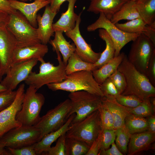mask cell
Listing matches in <instances>:
<instances>
[{"instance_id":"obj_1","label":"cell","mask_w":155,"mask_h":155,"mask_svg":"<svg viewBox=\"0 0 155 155\" xmlns=\"http://www.w3.org/2000/svg\"><path fill=\"white\" fill-rule=\"evenodd\" d=\"M117 70L124 75L126 82L123 95L135 96L142 101L155 97V87L145 75L139 71L125 54Z\"/></svg>"},{"instance_id":"obj_2","label":"cell","mask_w":155,"mask_h":155,"mask_svg":"<svg viewBox=\"0 0 155 155\" xmlns=\"http://www.w3.org/2000/svg\"><path fill=\"white\" fill-rule=\"evenodd\" d=\"M56 52L58 65L55 66L50 62H46L43 58L39 59V72L32 71L24 81L26 84L32 86L38 90L44 85L60 83L64 80L67 75L65 71L66 65L62 60L60 53Z\"/></svg>"},{"instance_id":"obj_3","label":"cell","mask_w":155,"mask_h":155,"mask_svg":"<svg viewBox=\"0 0 155 155\" xmlns=\"http://www.w3.org/2000/svg\"><path fill=\"white\" fill-rule=\"evenodd\" d=\"M53 91L62 90L70 92L84 90L103 96L100 85L94 79L92 71H82L67 75L61 82L46 85Z\"/></svg>"},{"instance_id":"obj_4","label":"cell","mask_w":155,"mask_h":155,"mask_svg":"<svg viewBox=\"0 0 155 155\" xmlns=\"http://www.w3.org/2000/svg\"><path fill=\"white\" fill-rule=\"evenodd\" d=\"M6 27L15 38L17 47H22L41 43L37 28L32 26L18 11L9 14Z\"/></svg>"},{"instance_id":"obj_5","label":"cell","mask_w":155,"mask_h":155,"mask_svg":"<svg viewBox=\"0 0 155 155\" xmlns=\"http://www.w3.org/2000/svg\"><path fill=\"white\" fill-rule=\"evenodd\" d=\"M102 129L99 111L97 110L82 120L71 124L65 133L66 138L84 142L90 147Z\"/></svg>"},{"instance_id":"obj_6","label":"cell","mask_w":155,"mask_h":155,"mask_svg":"<svg viewBox=\"0 0 155 155\" xmlns=\"http://www.w3.org/2000/svg\"><path fill=\"white\" fill-rule=\"evenodd\" d=\"M37 90L29 85L25 92L22 108L16 117L22 125H35L40 118V114L45 98L42 94L37 92Z\"/></svg>"},{"instance_id":"obj_7","label":"cell","mask_w":155,"mask_h":155,"mask_svg":"<svg viewBox=\"0 0 155 155\" xmlns=\"http://www.w3.org/2000/svg\"><path fill=\"white\" fill-rule=\"evenodd\" d=\"M68 97L71 104V114H75L71 124L83 119L98 110L102 104V96L84 90L71 92Z\"/></svg>"},{"instance_id":"obj_8","label":"cell","mask_w":155,"mask_h":155,"mask_svg":"<svg viewBox=\"0 0 155 155\" xmlns=\"http://www.w3.org/2000/svg\"><path fill=\"white\" fill-rule=\"evenodd\" d=\"M71 101L67 99L40 117L35 126L41 131V140L47 134L61 127L71 116Z\"/></svg>"},{"instance_id":"obj_9","label":"cell","mask_w":155,"mask_h":155,"mask_svg":"<svg viewBox=\"0 0 155 155\" xmlns=\"http://www.w3.org/2000/svg\"><path fill=\"white\" fill-rule=\"evenodd\" d=\"M155 52V44L146 35L141 34L131 44L127 59L140 72L146 76L149 61Z\"/></svg>"},{"instance_id":"obj_10","label":"cell","mask_w":155,"mask_h":155,"mask_svg":"<svg viewBox=\"0 0 155 155\" xmlns=\"http://www.w3.org/2000/svg\"><path fill=\"white\" fill-rule=\"evenodd\" d=\"M41 131L35 125H22L12 129L0 138L6 147L16 149L33 145L41 140Z\"/></svg>"},{"instance_id":"obj_11","label":"cell","mask_w":155,"mask_h":155,"mask_svg":"<svg viewBox=\"0 0 155 155\" xmlns=\"http://www.w3.org/2000/svg\"><path fill=\"white\" fill-rule=\"evenodd\" d=\"M99 14L98 18L88 26L87 30L90 32L94 31L98 29H104L113 42L115 49V57H117L126 44L134 40L140 34L128 33L119 29L104 14L102 13Z\"/></svg>"},{"instance_id":"obj_12","label":"cell","mask_w":155,"mask_h":155,"mask_svg":"<svg viewBox=\"0 0 155 155\" xmlns=\"http://www.w3.org/2000/svg\"><path fill=\"white\" fill-rule=\"evenodd\" d=\"M25 88L24 84L20 85L13 102L7 108L0 111V138L9 131L22 125L16 120V117L22 107Z\"/></svg>"},{"instance_id":"obj_13","label":"cell","mask_w":155,"mask_h":155,"mask_svg":"<svg viewBox=\"0 0 155 155\" xmlns=\"http://www.w3.org/2000/svg\"><path fill=\"white\" fill-rule=\"evenodd\" d=\"M38 61L32 59L11 64L0 83L7 89L13 90L28 78Z\"/></svg>"},{"instance_id":"obj_14","label":"cell","mask_w":155,"mask_h":155,"mask_svg":"<svg viewBox=\"0 0 155 155\" xmlns=\"http://www.w3.org/2000/svg\"><path fill=\"white\" fill-rule=\"evenodd\" d=\"M82 13L80 12L78 15L74 28L65 33L73 42L75 46V52L79 57L85 61L94 64L99 58L101 53L94 51L91 45L87 43L81 35L79 26Z\"/></svg>"},{"instance_id":"obj_15","label":"cell","mask_w":155,"mask_h":155,"mask_svg":"<svg viewBox=\"0 0 155 155\" xmlns=\"http://www.w3.org/2000/svg\"><path fill=\"white\" fill-rule=\"evenodd\" d=\"M17 47L16 40L5 27L0 30V73L5 74L12 64L13 55Z\"/></svg>"},{"instance_id":"obj_16","label":"cell","mask_w":155,"mask_h":155,"mask_svg":"<svg viewBox=\"0 0 155 155\" xmlns=\"http://www.w3.org/2000/svg\"><path fill=\"white\" fill-rule=\"evenodd\" d=\"M11 6L18 11L26 18L34 27L37 26V13L40 9L50 4L49 0H36L30 3L17 0H9Z\"/></svg>"},{"instance_id":"obj_17","label":"cell","mask_w":155,"mask_h":155,"mask_svg":"<svg viewBox=\"0 0 155 155\" xmlns=\"http://www.w3.org/2000/svg\"><path fill=\"white\" fill-rule=\"evenodd\" d=\"M57 14L51 10L49 5L45 7L42 16L40 14L37 16V32L39 39L42 44H46L53 35L54 32L52 29L53 23Z\"/></svg>"},{"instance_id":"obj_18","label":"cell","mask_w":155,"mask_h":155,"mask_svg":"<svg viewBox=\"0 0 155 155\" xmlns=\"http://www.w3.org/2000/svg\"><path fill=\"white\" fill-rule=\"evenodd\" d=\"M46 44L41 43L22 47H16L13 55L12 64L32 59L43 58L48 52Z\"/></svg>"},{"instance_id":"obj_19","label":"cell","mask_w":155,"mask_h":155,"mask_svg":"<svg viewBox=\"0 0 155 155\" xmlns=\"http://www.w3.org/2000/svg\"><path fill=\"white\" fill-rule=\"evenodd\" d=\"M90 3L87 11L95 14L103 13L110 20L126 2L131 0H89Z\"/></svg>"},{"instance_id":"obj_20","label":"cell","mask_w":155,"mask_h":155,"mask_svg":"<svg viewBox=\"0 0 155 155\" xmlns=\"http://www.w3.org/2000/svg\"><path fill=\"white\" fill-rule=\"evenodd\" d=\"M155 140V133L149 130L131 134L127 147V155H135L146 150Z\"/></svg>"},{"instance_id":"obj_21","label":"cell","mask_w":155,"mask_h":155,"mask_svg":"<svg viewBox=\"0 0 155 155\" xmlns=\"http://www.w3.org/2000/svg\"><path fill=\"white\" fill-rule=\"evenodd\" d=\"M102 104L111 113L114 120V129H116L125 125V118L131 113L128 107L123 106L114 97H102Z\"/></svg>"},{"instance_id":"obj_22","label":"cell","mask_w":155,"mask_h":155,"mask_svg":"<svg viewBox=\"0 0 155 155\" xmlns=\"http://www.w3.org/2000/svg\"><path fill=\"white\" fill-rule=\"evenodd\" d=\"M75 114H72L64 124L57 130L51 132L45 135L38 142L33 144L37 155L44 154L51 147L52 144L68 129Z\"/></svg>"},{"instance_id":"obj_23","label":"cell","mask_w":155,"mask_h":155,"mask_svg":"<svg viewBox=\"0 0 155 155\" xmlns=\"http://www.w3.org/2000/svg\"><path fill=\"white\" fill-rule=\"evenodd\" d=\"M115 25L119 29L125 32L144 34L149 37L155 44V28L147 24L140 18L124 23H117Z\"/></svg>"},{"instance_id":"obj_24","label":"cell","mask_w":155,"mask_h":155,"mask_svg":"<svg viewBox=\"0 0 155 155\" xmlns=\"http://www.w3.org/2000/svg\"><path fill=\"white\" fill-rule=\"evenodd\" d=\"M77 0H67L68 6L67 11L63 13L60 18L53 24L52 29L55 32L61 31L65 32L73 29L75 26L78 15L74 11V7Z\"/></svg>"},{"instance_id":"obj_25","label":"cell","mask_w":155,"mask_h":155,"mask_svg":"<svg viewBox=\"0 0 155 155\" xmlns=\"http://www.w3.org/2000/svg\"><path fill=\"white\" fill-rule=\"evenodd\" d=\"M125 55L124 53H120L99 68L92 71L94 79L99 85L117 69Z\"/></svg>"},{"instance_id":"obj_26","label":"cell","mask_w":155,"mask_h":155,"mask_svg":"<svg viewBox=\"0 0 155 155\" xmlns=\"http://www.w3.org/2000/svg\"><path fill=\"white\" fill-rule=\"evenodd\" d=\"M53 39L51 40L50 43L54 51H59L62 56L63 62L66 65L69 59L75 51V46L74 44H70L65 38L63 35V32L56 31Z\"/></svg>"},{"instance_id":"obj_27","label":"cell","mask_w":155,"mask_h":155,"mask_svg":"<svg viewBox=\"0 0 155 155\" xmlns=\"http://www.w3.org/2000/svg\"><path fill=\"white\" fill-rule=\"evenodd\" d=\"M99 36L106 43V47L101 53L100 57L94 63L95 69L99 68L114 57L115 51V45L112 39L104 29H99Z\"/></svg>"},{"instance_id":"obj_28","label":"cell","mask_w":155,"mask_h":155,"mask_svg":"<svg viewBox=\"0 0 155 155\" xmlns=\"http://www.w3.org/2000/svg\"><path fill=\"white\" fill-rule=\"evenodd\" d=\"M135 2L140 17L147 24L155 28V0Z\"/></svg>"},{"instance_id":"obj_29","label":"cell","mask_w":155,"mask_h":155,"mask_svg":"<svg viewBox=\"0 0 155 155\" xmlns=\"http://www.w3.org/2000/svg\"><path fill=\"white\" fill-rule=\"evenodd\" d=\"M140 18L135 6V2L131 0L126 2L113 16L110 20L115 24L122 20H131Z\"/></svg>"},{"instance_id":"obj_30","label":"cell","mask_w":155,"mask_h":155,"mask_svg":"<svg viewBox=\"0 0 155 155\" xmlns=\"http://www.w3.org/2000/svg\"><path fill=\"white\" fill-rule=\"evenodd\" d=\"M95 69L94 63L84 61L79 57L75 52L69 59L65 68L67 75L82 71H92Z\"/></svg>"},{"instance_id":"obj_31","label":"cell","mask_w":155,"mask_h":155,"mask_svg":"<svg viewBox=\"0 0 155 155\" xmlns=\"http://www.w3.org/2000/svg\"><path fill=\"white\" fill-rule=\"evenodd\" d=\"M125 125L131 134L145 131L149 129L147 119L131 113L125 118Z\"/></svg>"},{"instance_id":"obj_32","label":"cell","mask_w":155,"mask_h":155,"mask_svg":"<svg viewBox=\"0 0 155 155\" xmlns=\"http://www.w3.org/2000/svg\"><path fill=\"white\" fill-rule=\"evenodd\" d=\"M67 155H86L90 146L85 142L75 139L66 138Z\"/></svg>"},{"instance_id":"obj_33","label":"cell","mask_w":155,"mask_h":155,"mask_svg":"<svg viewBox=\"0 0 155 155\" xmlns=\"http://www.w3.org/2000/svg\"><path fill=\"white\" fill-rule=\"evenodd\" d=\"M116 130L115 144L123 155H126L127 154L128 145L131 134L125 125Z\"/></svg>"},{"instance_id":"obj_34","label":"cell","mask_w":155,"mask_h":155,"mask_svg":"<svg viewBox=\"0 0 155 155\" xmlns=\"http://www.w3.org/2000/svg\"><path fill=\"white\" fill-rule=\"evenodd\" d=\"M128 108L130 113L144 118L153 115L155 111V106L152 104L150 98L143 100L136 107Z\"/></svg>"},{"instance_id":"obj_35","label":"cell","mask_w":155,"mask_h":155,"mask_svg":"<svg viewBox=\"0 0 155 155\" xmlns=\"http://www.w3.org/2000/svg\"><path fill=\"white\" fill-rule=\"evenodd\" d=\"M65 133L61 135L57 140L55 145L51 147L44 154L46 155H67Z\"/></svg>"},{"instance_id":"obj_36","label":"cell","mask_w":155,"mask_h":155,"mask_svg":"<svg viewBox=\"0 0 155 155\" xmlns=\"http://www.w3.org/2000/svg\"><path fill=\"white\" fill-rule=\"evenodd\" d=\"M99 111L102 129H114V120L110 111L101 104Z\"/></svg>"},{"instance_id":"obj_37","label":"cell","mask_w":155,"mask_h":155,"mask_svg":"<svg viewBox=\"0 0 155 155\" xmlns=\"http://www.w3.org/2000/svg\"><path fill=\"white\" fill-rule=\"evenodd\" d=\"M100 134L101 139V150L107 149L109 148L110 146L115 141L116 135V130L102 129Z\"/></svg>"},{"instance_id":"obj_38","label":"cell","mask_w":155,"mask_h":155,"mask_svg":"<svg viewBox=\"0 0 155 155\" xmlns=\"http://www.w3.org/2000/svg\"><path fill=\"white\" fill-rule=\"evenodd\" d=\"M100 86L104 96L113 97L116 98L120 94L115 86L109 78L106 79Z\"/></svg>"},{"instance_id":"obj_39","label":"cell","mask_w":155,"mask_h":155,"mask_svg":"<svg viewBox=\"0 0 155 155\" xmlns=\"http://www.w3.org/2000/svg\"><path fill=\"white\" fill-rule=\"evenodd\" d=\"M16 91L7 89L0 92V111L9 106L14 100Z\"/></svg>"},{"instance_id":"obj_40","label":"cell","mask_w":155,"mask_h":155,"mask_svg":"<svg viewBox=\"0 0 155 155\" xmlns=\"http://www.w3.org/2000/svg\"><path fill=\"white\" fill-rule=\"evenodd\" d=\"M115 98L117 102L121 104L131 108L136 107L142 101L137 97L131 95L120 94Z\"/></svg>"},{"instance_id":"obj_41","label":"cell","mask_w":155,"mask_h":155,"mask_svg":"<svg viewBox=\"0 0 155 155\" xmlns=\"http://www.w3.org/2000/svg\"><path fill=\"white\" fill-rule=\"evenodd\" d=\"M109 78L115 86L119 94H121L126 86L125 80L123 74L117 69Z\"/></svg>"},{"instance_id":"obj_42","label":"cell","mask_w":155,"mask_h":155,"mask_svg":"<svg viewBox=\"0 0 155 155\" xmlns=\"http://www.w3.org/2000/svg\"><path fill=\"white\" fill-rule=\"evenodd\" d=\"M7 148L10 155H36L33 145L16 149Z\"/></svg>"},{"instance_id":"obj_43","label":"cell","mask_w":155,"mask_h":155,"mask_svg":"<svg viewBox=\"0 0 155 155\" xmlns=\"http://www.w3.org/2000/svg\"><path fill=\"white\" fill-rule=\"evenodd\" d=\"M146 76L152 84L155 87V52L148 63Z\"/></svg>"},{"instance_id":"obj_44","label":"cell","mask_w":155,"mask_h":155,"mask_svg":"<svg viewBox=\"0 0 155 155\" xmlns=\"http://www.w3.org/2000/svg\"><path fill=\"white\" fill-rule=\"evenodd\" d=\"M101 148V139L100 133L98 137L92 144L86 155H98Z\"/></svg>"},{"instance_id":"obj_45","label":"cell","mask_w":155,"mask_h":155,"mask_svg":"<svg viewBox=\"0 0 155 155\" xmlns=\"http://www.w3.org/2000/svg\"><path fill=\"white\" fill-rule=\"evenodd\" d=\"M111 148L101 150L98 155H123L117 147L115 142L111 145Z\"/></svg>"},{"instance_id":"obj_46","label":"cell","mask_w":155,"mask_h":155,"mask_svg":"<svg viewBox=\"0 0 155 155\" xmlns=\"http://www.w3.org/2000/svg\"><path fill=\"white\" fill-rule=\"evenodd\" d=\"M0 10L5 11L10 14L14 13L17 10L11 6L9 0H0Z\"/></svg>"},{"instance_id":"obj_47","label":"cell","mask_w":155,"mask_h":155,"mask_svg":"<svg viewBox=\"0 0 155 155\" xmlns=\"http://www.w3.org/2000/svg\"><path fill=\"white\" fill-rule=\"evenodd\" d=\"M67 0H50V7L53 12L57 13L59 11L62 4Z\"/></svg>"},{"instance_id":"obj_48","label":"cell","mask_w":155,"mask_h":155,"mask_svg":"<svg viewBox=\"0 0 155 155\" xmlns=\"http://www.w3.org/2000/svg\"><path fill=\"white\" fill-rule=\"evenodd\" d=\"M9 17V14L0 10V30L6 26Z\"/></svg>"},{"instance_id":"obj_49","label":"cell","mask_w":155,"mask_h":155,"mask_svg":"<svg viewBox=\"0 0 155 155\" xmlns=\"http://www.w3.org/2000/svg\"><path fill=\"white\" fill-rule=\"evenodd\" d=\"M149 131L155 133V117L153 114L148 117L147 119Z\"/></svg>"},{"instance_id":"obj_50","label":"cell","mask_w":155,"mask_h":155,"mask_svg":"<svg viewBox=\"0 0 155 155\" xmlns=\"http://www.w3.org/2000/svg\"><path fill=\"white\" fill-rule=\"evenodd\" d=\"M4 144L0 141V155H10L8 150L5 148Z\"/></svg>"},{"instance_id":"obj_51","label":"cell","mask_w":155,"mask_h":155,"mask_svg":"<svg viewBox=\"0 0 155 155\" xmlns=\"http://www.w3.org/2000/svg\"><path fill=\"white\" fill-rule=\"evenodd\" d=\"M7 89L0 83V92L5 90Z\"/></svg>"},{"instance_id":"obj_52","label":"cell","mask_w":155,"mask_h":155,"mask_svg":"<svg viewBox=\"0 0 155 155\" xmlns=\"http://www.w3.org/2000/svg\"><path fill=\"white\" fill-rule=\"evenodd\" d=\"M2 77L3 76H2L1 74L0 73V83H1L2 80Z\"/></svg>"},{"instance_id":"obj_53","label":"cell","mask_w":155,"mask_h":155,"mask_svg":"<svg viewBox=\"0 0 155 155\" xmlns=\"http://www.w3.org/2000/svg\"><path fill=\"white\" fill-rule=\"evenodd\" d=\"M132 0L134 1L135 2H138V1H143L144 0Z\"/></svg>"},{"instance_id":"obj_54","label":"cell","mask_w":155,"mask_h":155,"mask_svg":"<svg viewBox=\"0 0 155 155\" xmlns=\"http://www.w3.org/2000/svg\"><path fill=\"white\" fill-rule=\"evenodd\" d=\"M17 0L25 2L28 1L29 0Z\"/></svg>"},{"instance_id":"obj_55","label":"cell","mask_w":155,"mask_h":155,"mask_svg":"<svg viewBox=\"0 0 155 155\" xmlns=\"http://www.w3.org/2000/svg\"><path fill=\"white\" fill-rule=\"evenodd\" d=\"M36 0H34V1H36Z\"/></svg>"}]
</instances>
